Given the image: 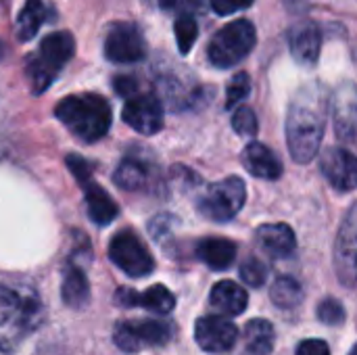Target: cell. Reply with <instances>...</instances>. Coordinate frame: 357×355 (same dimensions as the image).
I'll list each match as a JSON object with an SVG mask.
<instances>
[{"label":"cell","instance_id":"14","mask_svg":"<svg viewBox=\"0 0 357 355\" xmlns=\"http://www.w3.org/2000/svg\"><path fill=\"white\" fill-rule=\"evenodd\" d=\"M324 178L341 192H351L357 184V161L354 153L343 146H331L322 155Z\"/></svg>","mask_w":357,"mask_h":355},{"label":"cell","instance_id":"5","mask_svg":"<svg viewBox=\"0 0 357 355\" xmlns=\"http://www.w3.org/2000/svg\"><path fill=\"white\" fill-rule=\"evenodd\" d=\"M257 42L255 25L247 19H236L224 25L207 46V59L213 67L228 69L238 65L243 59L249 56Z\"/></svg>","mask_w":357,"mask_h":355},{"label":"cell","instance_id":"17","mask_svg":"<svg viewBox=\"0 0 357 355\" xmlns=\"http://www.w3.org/2000/svg\"><path fill=\"white\" fill-rule=\"evenodd\" d=\"M115 303L121 308H144L153 314L165 316L174 310L176 297L163 285H155L144 293H138L134 289H119L115 293Z\"/></svg>","mask_w":357,"mask_h":355},{"label":"cell","instance_id":"26","mask_svg":"<svg viewBox=\"0 0 357 355\" xmlns=\"http://www.w3.org/2000/svg\"><path fill=\"white\" fill-rule=\"evenodd\" d=\"M270 295H272V301H274L278 308H282V310L297 308V305L303 301V289H301V285H299L295 278H291V276H280V278H276L274 285H272Z\"/></svg>","mask_w":357,"mask_h":355},{"label":"cell","instance_id":"9","mask_svg":"<svg viewBox=\"0 0 357 355\" xmlns=\"http://www.w3.org/2000/svg\"><path fill=\"white\" fill-rule=\"evenodd\" d=\"M172 339V326L157 320H126L115 326L113 341L126 354L161 347Z\"/></svg>","mask_w":357,"mask_h":355},{"label":"cell","instance_id":"13","mask_svg":"<svg viewBox=\"0 0 357 355\" xmlns=\"http://www.w3.org/2000/svg\"><path fill=\"white\" fill-rule=\"evenodd\" d=\"M356 245H357V220L356 205L349 207L335 247V268L339 274V280L345 287L356 285Z\"/></svg>","mask_w":357,"mask_h":355},{"label":"cell","instance_id":"34","mask_svg":"<svg viewBox=\"0 0 357 355\" xmlns=\"http://www.w3.org/2000/svg\"><path fill=\"white\" fill-rule=\"evenodd\" d=\"M295 355H331V349L324 341L320 339H310V341H303L299 343L297 347V354Z\"/></svg>","mask_w":357,"mask_h":355},{"label":"cell","instance_id":"27","mask_svg":"<svg viewBox=\"0 0 357 355\" xmlns=\"http://www.w3.org/2000/svg\"><path fill=\"white\" fill-rule=\"evenodd\" d=\"M199 36V25L192 15H182L176 21V38H178V48L182 54H188L190 48L195 46Z\"/></svg>","mask_w":357,"mask_h":355},{"label":"cell","instance_id":"35","mask_svg":"<svg viewBox=\"0 0 357 355\" xmlns=\"http://www.w3.org/2000/svg\"><path fill=\"white\" fill-rule=\"evenodd\" d=\"M155 2H157V4H159L161 8H172V6H174V4H176L178 0H155Z\"/></svg>","mask_w":357,"mask_h":355},{"label":"cell","instance_id":"36","mask_svg":"<svg viewBox=\"0 0 357 355\" xmlns=\"http://www.w3.org/2000/svg\"><path fill=\"white\" fill-rule=\"evenodd\" d=\"M349 355H356V347H354V349H351V352H349Z\"/></svg>","mask_w":357,"mask_h":355},{"label":"cell","instance_id":"32","mask_svg":"<svg viewBox=\"0 0 357 355\" xmlns=\"http://www.w3.org/2000/svg\"><path fill=\"white\" fill-rule=\"evenodd\" d=\"M255 0H211V8L218 15H232L243 8H249Z\"/></svg>","mask_w":357,"mask_h":355},{"label":"cell","instance_id":"10","mask_svg":"<svg viewBox=\"0 0 357 355\" xmlns=\"http://www.w3.org/2000/svg\"><path fill=\"white\" fill-rule=\"evenodd\" d=\"M146 54V42L134 23H113L105 36V56L113 63H138Z\"/></svg>","mask_w":357,"mask_h":355},{"label":"cell","instance_id":"3","mask_svg":"<svg viewBox=\"0 0 357 355\" xmlns=\"http://www.w3.org/2000/svg\"><path fill=\"white\" fill-rule=\"evenodd\" d=\"M42 305L33 293L0 285V352H13L40 322Z\"/></svg>","mask_w":357,"mask_h":355},{"label":"cell","instance_id":"12","mask_svg":"<svg viewBox=\"0 0 357 355\" xmlns=\"http://www.w3.org/2000/svg\"><path fill=\"white\" fill-rule=\"evenodd\" d=\"M195 339L207 354H226L238 341V328L224 316H203L195 324Z\"/></svg>","mask_w":357,"mask_h":355},{"label":"cell","instance_id":"7","mask_svg":"<svg viewBox=\"0 0 357 355\" xmlns=\"http://www.w3.org/2000/svg\"><path fill=\"white\" fill-rule=\"evenodd\" d=\"M67 167L71 169L73 178L82 184L84 197H86V207H88V216L94 224L98 226H107L111 224L117 216H119V207L113 201V197L109 192H105L92 178L90 165L77 157V155H69L67 157Z\"/></svg>","mask_w":357,"mask_h":355},{"label":"cell","instance_id":"15","mask_svg":"<svg viewBox=\"0 0 357 355\" xmlns=\"http://www.w3.org/2000/svg\"><path fill=\"white\" fill-rule=\"evenodd\" d=\"M333 115L337 136L343 142H354L357 128V94L354 82H345L337 88L333 98Z\"/></svg>","mask_w":357,"mask_h":355},{"label":"cell","instance_id":"1","mask_svg":"<svg viewBox=\"0 0 357 355\" xmlns=\"http://www.w3.org/2000/svg\"><path fill=\"white\" fill-rule=\"evenodd\" d=\"M328 94L318 82L303 86L291 100L287 117V144L297 163H310L324 138Z\"/></svg>","mask_w":357,"mask_h":355},{"label":"cell","instance_id":"30","mask_svg":"<svg viewBox=\"0 0 357 355\" xmlns=\"http://www.w3.org/2000/svg\"><path fill=\"white\" fill-rule=\"evenodd\" d=\"M232 128L241 136H255L259 130V123H257V115L253 113V109L241 107L232 117Z\"/></svg>","mask_w":357,"mask_h":355},{"label":"cell","instance_id":"2","mask_svg":"<svg viewBox=\"0 0 357 355\" xmlns=\"http://www.w3.org/2000/svg\"><path fill=\"white\" fill-rule=\"evenodd\" d=\"M54 115L84 142L100 140L111 128V107L94 92L65 96L56 105Z\"/></svg>","mask_w":357,"mask_h":355},{"label":"cell","instance_id":"31","mask_svg":"<svg viewBox=\"0 0 357 355\" xmlns=\"http://www.w3.org/2000/svg\"><path fill=\"white\" fill-rule=\"evenodd\" d=\"M318 318L328 326H341L345 322V308L337 299L328 297L318 305Z\"/></svg>","mask_w":357,"mask_h":355},{"label":"cell","instance_id":"22","mask_svg":"<svg viewBox=\"0 0 357 355\" xmlns=\"http://www.w3.org/2000/svg\"><path fill=\"white\" fill-rule=\"evenodd\" d=\"M61 295H63L65 305L73 308V310H82L88 303V299H90V285H88L86 274L79 268H75V266L67 268V272L63 276Z\"/></svg>","mask_w":357,"mask_h":355},{"label":"cell","instance_id":"19","mask_svg":"<svg viewBox=\"0 0 357 355\" xmlns=\"http://www.w3.org/2000/svg\"><path fill=\"white\" fill-rule=\"evenodd\" d=\"M243 165L247 172L261 180H278L282 176V161L274 151L261 142H251L243 151Z\"/></svg>","mask_w":357,"mask_h":355},{"label":"cell","instance_id":"8","mask_svg":"<svg viewBox=\"0 0 357 355\" xmlns=\"http://www.w3.org/2000/svg\"><path fill=\"white\" fill-rule=\"evenodd\" d=\"M109 257L123 274L132 278L149 276L155 270V259L151 251L132 230H121L111 239Z\"/></svg>","mask_w":357,"mask_h":355},{"label":"cell","instance_id":"25","mask_svg":"<svg viewBox=\"0 0 357 355\" xmlns=\"http://www.w3.org/2000/svg\"><path fill=\"white\" fill-rule=\"evenodd\" d=\"M146 167L138 159H123L113 174V182L123 190L142 188L146 184Z\"/></svg>","mask_w":357,"mask_h":355},{"label":"cell","instance_id":"23","mask_svg":"<svg viewBox=\"0 0 357 355\" xmlns=\"http://www.w3.org/2000/svg\"><path fill=\"white\" fill-rule=\"evenodd\" d=\"M274 326L268 320H251L245 326V343L251 355H270L274 349Z\"/></svg>","mask_w":357,"mask_h":355},{"label":"cell","instance_id":"28","mask_svg":"<svg viewBox=\"0 0 357 355\" xmlns=\"http://www.w3.org/2000/svg\"><path fill=\"white\" fill-rule=\"evenodd\" d=\"M249 92H251V77H249V73H245V71L236 73V75L230 80V84H228L226 109H232V107H236L238 103H243V100L249 96Z\"/></svg>","mask_w":357,"mask_h":355},{"label":"cell","instance_id":"4","mask_svg":"<svg viewBox=\"0 0 357 355\" xmlns=\"http://www.w3.org/2000/svg\"><path fill=\"white\" fill-rule=\"evenodd\" d=\"M73 52H75V40L69 31L48 33L40 42L38 52L27 59V75L31 80L33 94L44 92L52 84V80L69 63Z\"/></svg>","mask_w":357,"mask_h":355},{"label":"cell","instance_id":"16","mask_svg":"<svg viewBox=\"0 0 357 355\" xmlns=\"http://www.w3.org/2000/svg\"><path fill=\"white\" fill-rule=\"evenodd\" d=\"M320 46H322V36H320V27L314 21H301L291 27L289 48L299 65L314 67L320 59Z\"/></svg>","mask_w":357,"mask_h":355},{"label":"cell","instance_id":"6","mask_svg":"<svg viewBox=\"0 0 357 355\" xmlns=\"http://www.w3.org/2000/svg\"><path fill=\"white\" fill-rule=\"evenodd\" d=\"M245 199V182L238 176H228L203 192L199 199V213L213 222H228L243 209Z\"/></svg>","mask_w":357,"mask_h":355},{"label":"cell","instance_id":"20","mask_svg":"<svg viewBox=\"0 0 357 355\" xmlns=\"http://www.w3.org/2000/svg\"><path fill=\"white\" fill-rule=\"evenodd\" d=\"M209 303L222 316H241L247 310L249 295L241 285L232 280H222L211 289Z\"/></svg>","mask_w":357,"mask_h":355},{"label":"cell","instance_id":"21","mask_svg":"<svg viewBox=\"0 0 357 355\" xmlns=\"http://www.w3.org/2000/svg\"><path fill=\"white\" fill-rule=\"evenodd\" d=\"M197 257L211 270H228L236 259V245L228 239H203L197 245Z\"/></svg>","mask_w":357,"mask_h":355},{"label":"cell","instance_id":"18","mask_svg":"<svg viewBox=\"0 0 357 355\" xmlns=\"http://www.w3.org/2000/svg\"><path fill=\"white\" fill-rule=\"evenodd\" d=\"M255 241L264 253L274 259H284L295 253L297 239L287 224H264L255 232Z\"/></svg>","mask_w":357,"mask_h":355},{"label":"cell","instance_id":"33","mask_svg":"<svg viewBox=\"0 0 357 355\" xmlns=\"http://www.w3.org/2000/svg\"><path fill=\"white\" fill-rule=\"evenodd\" d=\"M113 88H115V92H117L119 96L130 98V96H134V94H136V90H138V82H136L134 77H130V75H117V77L113 80Z\"/></svg>","mask_w":357,"mask_h":355},{"label":"cell","instance_id":"11","mask_svg":"<svg viewBox=\"0 0 357 355\" xmlns=\"http://www.w3.org/2000/svg\"><path fill=\"white\" fill-rule=\"evenodd\" d=\"M121 117L132 130L144 136H153L163 130V105L155 94L130 96L121 111Z\"/></svg>","mask_w":357,"mask_h":355},{"label":"cell","instance_id":"29","mask_svg":"<svg viewBox=\"0 0 357 355\" xmlns=\"http://www.w3.org/2000/svg\"><path fill=\"white\" fill-rule=\"evenodd\" d=\"M241 280L253 289L257 287H264V282L268 280V268L255 259V257H249L243 266H241Z\"/></svg>","mask_w":357,"mask_h":355},{"label":"cell","instance_id":"24","mask_svg":"<svg viewBox=\"0 0 357 355\" xmlns=\"http://www.w3.org/2000/svg\"><path fill=\"white\" fill-rule=\"evenodd\" d=\"M46 19V6L42 0H27L17 19V38L21 42L31 40Z\"/></svg>","mask_w":357,"mask_h":355}]
</instances>
